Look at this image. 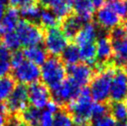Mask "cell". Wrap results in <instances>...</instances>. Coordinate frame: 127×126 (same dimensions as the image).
I'll return each instance as SVG.
<instances>
[{"label": "cell", "instance_id": "cell-41", "mask_svg": "<svg viewBox=\"0 0 127 126\" xmlns=\"http://www.w3.org/2000/svg\"><path fill=\"white\" fill-rule=\"evenodd\" d=\"M75 126H92V125H90L88 123H77Z\"/></svg>", "mask_w": 127, "mask_h": 126}, {"label": "cell", "instance_id": "cell-8", "mask_svg": "<svg viewBox=\"0 0 127 126\" xmlns=\"http://www.w3.org/2000/svg\"><path fill=\"white\" fill-rule=\"evenodd\" d=\"M44 44L47 54L52 57H57L61 55L65 47L68 46V39L61 29L58 27L46 29Z\"/></svg>", "mask_w": 127, "mask_h": 126}, {"label": "cell", "instance_id": "cell-38", "mask_svg": "<svg viewBox=\"0 0 127 126\" xmlns=\"http://www.w3.org/2000/svg\"><path fill=\"white\" fill-rule=\"evenodd\" d=\"M7 11V7H6V3H4L2 1H0V21L3 19L4 15Z\"/></svg>", "mask_w": 127, "mask_h": 126}, {"label": "cell", "instance_id": "cell-10", "mask_svg": "<svg viewBox=\"0 0 127 126\" xmlns=\"http://www.w3.org/2000/svg\"><path fill=\"white\" fill-rule=\"evenodd\" d=\"M109 97L114 102H123L127 97V70L121 69L115 71L111 79Z\"/></svg>", "mask_w": 127, "mask_h": 126}, {"label": "cell", "instance_id": "cell-14", "mask_svg": "<svg viewBox=\"0 0 127 126\" xmlns=\"http://www.w3.org/2000/svg\"><path fill=\"white\" fill-rule=\"evenodd\" d=\"M20 21L19 10L9 7L7 9L3 19L0 21V37L7 34L8 32H14Z\"/></svg>", "mask_w": 127, "mask_h": 126}, {"label": "cell", "instance_id": "cell-13", "mask_svg": "<svg viewBox=\"0 0 127 126\" xmlns=\"http://www.w3.org/2000/svg\"><path fill=\"white\" fill-rule=\"evenodd\" d=\"M95 46L96 60L102 64H108V61L112 58V45L109 37L106 34L98 36Z\"/></svg>", "mask_w": 127, "mask_h": 126}, {"label": "cell", "instance_id": "cell-26", "mask_svg": "<svg viewBox=\"0 0 127 126\" xmlns=\"http://www.w3.org/2000/svg\"><path fill=\"white\" fill-rule=\"evenodd\" d=\"M110 112L116 122L125 123L127 121V105L124 102H114L110 107Z\"/></svg>", "mask_w": 127, "mask_h": 126}, {"label": "cell", "instance_id": "cell-18", "mask_svg": "<svg viewBox=\"0 0 127 126\" xmlns=\"http://www.w3.org/2000/svg\"><path fill=\"white\" fill-rule=\"evenodd\" d=\"M85 22L76 15H70L65 18L62 21V28L61 31L63 32L67 39H74L75 35L80 31L82 26Z\"/></svg>", "mask_w": 127, "mask_h": 126}, {"label": "cell", "instance_id": "cell-30", "mask_svg": "<svg viewBox=\"0 0 127 126\" xmlns=\"http://www.w3.org/2000/svg\"><path fill=\"white\" fill-rule=\"evenodd\" d=\"M7 1L10 5V7L20 11L38 4V0H7Z\"/></svg>", "mask_w": 127, "mask_h": 126}, {"label": "cell", "instance_id": "cell-32", "mask_svg": "<svg viewBox=\"0 0 127 126\" xmlns=\"http://www.w3.org/2000/svg\"><path fill=\"white\" fill-rule=\"evenodd\" d=\"M109 5L121 18L127 17V3L125 0H120L112 3H109Z\"/></svg>", "mask_w": 127, "mask_h": 126}, {"label": "cell", "instance_id": "cell-4", "mask_svg": "<svg viewBox=\"0 0 127 126\" xmlns=\"http://www.w3.org/2000/svg\"><path fill=\"white\" fill-rule=\"evenodd\" d=\"M21 45L24 47L40 46L44 42L45 29L41 25L32 23L26 20H20L15 30Z\"/></svg>", "mask_w": 127, "mask_h": 126}, {"label": "cell", "instance_id": "cell-27", "mask_svg": "<svg viewBox=\"0 0 127 126\" xmlns=\"http://www.w3.org/2000/svg\"><path fill=\"white\" fill-rule=\"evenodd\" d=\"M53 126H73V119L65 109H60L53 116Z\"/></svg>", "mask_w": 127, "mask_h": 126}, {"label": "cell", "instance_id": "cell-25", "mask_svg": "<svg viewBox=\"0 0 127 126\" xmlns=\"http://www.w3.org/2000/svg\"><path fill=\"white\" fill-rule=\"evenodd\" d=\"M40 24L44 29H50L57 27L60 23V20L58 19L53 11L49 8H42L41 15H40Z\"/></svg>", "mask_w": 127, "mask_h": 126}, {"label": "cell", "instance_id": "cell-20", "mask_svg": "<svg viewBox=\"0 0 127 126\" xmlns=\"http://www.w3.org/2000/svg\"><path fill=\"white\" fill-rule=\"evenodd\" d=\"M72 2L73 0H52L50 3L49 8L53 11L59 20H64L70 16L72 10Z\"/></svg>", "mask_w": 127, "mask_h": 126}, {"label": "cell", "instance_id": "cell-39", "mask_svg": "<svg viewBox=\"0 0 127 126\" xmlns=\"http://www.w3.org/2000/svg\"><path fill=\"white\" fill-rule=\"evenodd\" d=\"M106 0H92V3L94 5L95 7H101L102 6H104V3H105Z\"/></svg>", "mask_w": 127, "mask_h": 126}, {"label": "cell", "instance_id": "cell-42", "mask_svg": "<svg viewBox=\"0 0 127 126\" xmlns=\"http://www.w3.org/2000/svg\"><path fill=\"white\" fill-rule=\"evenodd\" d=\"M109 3H112V2H116V1H120V0H108Z\"/></svg>", "mask_w": 127, "mask_h": 126}, {"label": "cell", "instance_id": "cell-3", "mask_svg": "<svg viewBox=\"0 0 127 126\" xmlns=\"http://www.w3.org/2000/svg\"><path fill=\"white\" fill-rule=\"evenodd\" d=\"M92 97L89 88L84 87L76 99L66 107L67 111L77 123H86L92 119Z\"/></svg>", "mask_w": 127, "mask_h": 126}, {"label": "cell", "instance_id": "cell-6", "mask_svg": "<svg viewBox=\"0 0 127 126\" xmlns=\"http://www.w3.org/2000/svg\"><path fill=\"white\" fill-rule=\"evenodd\" d=\"M7 115H20L27 107H29L28 91L25 84H16L10 95L3 102Z\"/></svg>", "mask_w": 127, "mask_h": 126}, {"label": "cell", "instance_id": "cell-7", "mask_svg": "<svg viewBox=\"0 0 127 126\" xmlns=\"http://www.w3.org/2000/svg\"><path fill=\"white\" fill-rule=\"evenodd\" d=\"M12 77L20 84H31L38 82L41 77V69L34 63L31 62L26 59L20 62L18 65L12 67L10 71Z\"/></svg>", "mask_w": 127, "mask_h": 126}, {"label": "cell", "instance_id": "cell-29", "mask_svg": "<svg viewBox=\"0 0 127 126\" xmlns=\"http://www.w3.org/2000/svg\"><path fill=\"white\" fill-rule=\"evenodd\" d=\"M1 41L3 42V44L7 46V48L10 51H13V52L19 50L20 47L21 46L18 35L16 34L15 32H8L7 34L3 35Z\"/></svg>", "mask_w": 127, "mask_h": 126}, {"label": "cell", "instance_id": "cell-16", "mask_svg": "<svg viewBox=\"0 0 127 126\" xmlns=\"http://www.w3.org/2000/svg\"><path fill=\"white\" fill-rule=\"evenodd\" d=\"M112 56L118 66L127 70V37L112 40Z\"/></svg>", "mask_w": 127, "mask_h": 126}, {"label": "cell", "instance_id": "cell-34", "mask_svg": "<svg viewBox=\"0 0 127 126\" xmlns=\"http://www.w3.org/2000/svg\"><path fill=\"white\" fill-rule=\"evenodd\" d=\"M53 114L48 110L42 111L38 126H53Z\"/></svg>", "mask_w": 127, "mask_h": 126}, {"label": "cell", "instance_id": "cell-21", "mask_svg": "<svg viewBox=\"0 0 127 126\" xmlns=\"http://www.w3.org/2000/svg\"><path fill=\"white\" fill-rule=\"evenodd\" d=\"M81 60L80 49L75 44H68L63 52L61 53V61L68 66H72Z\"/></svg>", "mask_w": 127, "mask_h": 126}, {"label": "cell", "instance_id": "cell-9", "mask_svg": "<svg viewBox=\"0 0 127 126\" xmlns=\"http://www.w3.org/2000/svg\"><path fill=\"white\" fill-rule=\"evenodd\" d=\"M29 103L38 109L46 108L51 100L50 91L48 87L42 82H35L29 84L27 87Z\"/></svg>", "mask_w": 127, "mask_h": 126}, {"label": "cell", "instance_id": "cell-5", "mask_svg": "<svg viewBox=\"0 0 127 126\" xmlns=\"http://www.w3.org/2000/svg\"><path fill=\"white\" fill-rule=\"evenodd\" d=\"M81 88L71 78H68L56 87L51 90L53 100L60 109H65L71 101L76 99L80 94Z\"/></svg>", "mask_w": 127, "mask_h": 126}, {"label": "cell", "instance_id": "cell-12", "mask_svg": "<svg viewBox=\"0 0 127 126\" xmlns=\"http://www.w3.org/2000/svg\"><path fill=\"white\" fill-rule=\"evenodd\" d=\"M67 73L71 80L74 81L80 87H84L93 79V70L91 66L85 63H78L72 66H68Z\"/></svg>", "mask_w": 127, "mask_h": 126}, {"label": "cell", "instance_id": "cell-24", "mask_svg": "<svg viewBox=\"0 0 127 126\" xmlns=\"http://www.w3.org/2000/svg\"><path fill=\"white\" fill-rule=\"evenodd\" d=\"M79 47V46H78ZM80 49V57L81 60L89 66L95 65L97 62L96 53H95V44H88L79 47Z\"/></svg>", "mask_w": 127, "mask_h": 126}, {"label": "cell", "instance_id": "cell-1", "mask_svg": "<svg viewBox=\"0 0 127 126\" xmlns=\"http://www.w3.org/2000/svg\"><path fill=\"white\" fill-rule=\"evenodd\" d=\"M115 68L107 64L101 71L95 75L90 82V94L95 102L105 103L109 97L111 79L115 73Z\"/></svg>", "mask_w": 127, "mask_h": 126}, {"label": "cell", "instance_id": "cell-46", "mask_svg": "<svg viewBox=\"0 0 127 126\" xmlns=\"http://www.w3.org/2000/svg\"><path fill=\"white\" fill-rule=\"evenodd\" d=\"M125 1H126V3H127V0H125Z\"/></svg>", "mask_w": 127, "mask_h": 126}, {"label": "cell", "instance_id": "cell-43", "mask_svg": "<svg viewBox=\"0 0 127 126\" xmlns=\"http://www.w3.org/2000/svg\"><path fill=\"white\" fill-rule=\"evenodd\" d=\"M20 126H28V125H26V124H25V123H23V122H22V123H21V124H20Z\"/></svg>", "mask_w": 127, "mask_h": 126}, {"label": "cell", "instance_id": "cell-31", "mask_svg": "<svg viewBox=\"0 0 127 126\" xmlns=\"http://www.w3.org/2000/svg\"><path fill=\"white\" fill-rule=\"evenodd\" d=\"M109 111V107L105 103L101 102H95L93 103L92 106V119H96L101 116H104L108 114Z\"/></svg>", "mask_w": 127, "mask_h": 126}, {"label": "cell", "instance_id": "cell-15", "mask_svg": "<svg viewBox=\"0 0 127 126\" xmlns=\"http://www.w3.org/2000/svg\"><path fill=\"white\" fill-rule=\"evenodd\" d=\"M97 38V30L95 26L91 22H87L82 26L80 31L75 35V45L79 47L88 44H94Z\"/></svg>", "mask_w": 127, "mask_h": 126}, {"label": "cell", "instance_id": "cell-45", "mask_svg": "<svg viewBox=\"0 0 127 126\" xmlns=\"http://www.w3.org/2000/svg\"><path fill=\"white\" fill-rule=\"evenodd\" d=\"M125 126H127V123H126V124H125Z\"/></svg>", "mask_w": 127, "mask_h": 126}, {"label": "cell", "instance_id": "cell-11", "mask_svg": "<svg viewBox=\"0 0 127 126\" xmlns=\"http://www.w3.org/2000/svg\"><path fill=\"white\" fill-rule=\"evenodd\" d=\"M122 18L113 10L109 5L99 7L95 13V21L99 27L105 30H112L119 26Z\"/></svg>", "mask_w": 127, "mask_h": 126}, {"label": "cell", "instance_id": "cell-44", "mask_svg": "<svg viewBox=\"0 0 127 126\" xmlns=\"http://www.w3.org/2000/svg\"><path fill=\"white\" fill-rule=\"evenodd\" d=\"M0 1H2V2H4V3H6V2H7V0H0Z\"/></svg>", "mask_w": 127, "mask_h": 126}, {"label": "cell", "instance_id": "cell-36", "mask_svg": "<svg viewBox=\"0 0 127 126\" xmlns=\"http://www.w3.org/2000/svg\"><path fill=\"white\" fill-rule=\"evenodd\" d=\"M11 71L10 61H0V78L8 75Z\"/></svg>", "mask_w": 127, "mask_h": 126}, {"label": "cell", "instance_id": "cell-17", "mask_svg": "<svg viewBox=\"0 0 127 126\" xmlns=\"http://www.w3.org/2000/svg\"><path fill=\"white\" fill-rule=\"evenodd\" d=\"M72 7L76 13V16L81 19L85 23H87L94 16L95 7L92 0H73Z\"/></svg>", "mask_w": 127, "mask_h": 126}, {"label": "cell", "instance_id": "cell-28", "mask_svg": "<svg viewBox=\"0 0 127 126\" xmlns=\"http://www.w3.org/2000/svg\"><path fill=\"white\" fill-rule=\"evenodd\" d=\"M41 11H42V8L40 7L39 4H36L28 8L21 10V15L23 17V20H26L32 23L37 24V22H39L40 21Z\"/></svg>", "mask_w": 127, "mask_h": 126}, {"label": "cell", "instance_id": "cell-2", "mask_svg": "<svg viewBox=\"0 0 127 126\" xmlns=\"http://www.w3.org/2000/svg\"><path fill=\"white\" fill-rule=\"evenodd\" d=\"M66 74L67 70L64 63L57 57H49L43 64L41 69V78L43 83L50 90L58 87L65 80Z\"/></svg>", "mask_w": 127, "mask_h": 126}, {"label": "cell", "instance_id": "cell-37", "mask_svg": "<svg viewBox=\"0 0 127 126\" xmlns=\"http://www.w3.org/2000/svg\"><path fill=\"white\" fill-rule=\"evenodd\" d=\"M7 116V113L6 111L5 107H4V104L3 103H0V126H5Z\"/></svg>", "mask_w": 127, "mask_h": 126}, {"label": "cell", "instance_id": "cell-35", "mask_svg": "<svg viewBox=\"0 0 127 126\" xmlns=\"http://www.w3.org/2000/svg\"><path fill=\"white\" fill-rule=\"evenodd\" d=\"M11 55L12 52L4 45L0 39V61H10Z\"/></svg>", "mask_w": 127, "mask_h": 126}, {"label": "cell", "instance_id": "cell-19", "mask_svg": "<svg viewBox=\"0 0 127 126\" xmlns=\"http://www.w3.org/2000/svg\"><path fill=\"white\" fill-rule=\"evenodd\" d=\"M23 56L27 60L34 63L35 65H43L48 59V54L44 47L40 46H29L22 50Z\"/></svg>", "mask_w": 127, "mask_h": 126}, {"label": "cell", "instance_id": "cell-40", "mask_svg": "<svg viewBox=\"0 0 127 126\" xmlns=\"http://www.w3.org/2000/svg\"><path fill=\"white\" fill-rule=\"evenodd\" d=\"M124 29L125 30V32H127V17H126V19H125V21H124Z\"/></svg>", "mask_w": 127, "mask_h": 126}, {"label": "cell", "instance_id": "cell-22", "mask_svg": "<svg viewBox=\"0 0 127 126\" xmlns=\"http://www.w3.org/2000/svg\"><path fill=\"white\" fill-rule=\"evenodd\" d=\"M42 111L34 107H27L20 114V118L23 123L28 126H38L41 119Z\"/></svg>", "mask_w": 127, "mask_h": 126}, {"label": "cell", "instance_id": "cell-23", "mask_svg": "<svg viewBox=\"0 0 127 126\" xmlns=\"http://www.w3.org/2000/svg\"><path fill=\"white\" fill-rule=\"evenodd\" d=\"M16 84V80L12 77V75H7L0 78V103L7 100Z\"/></svg>", "mask_w": 127, "mask_h": 126}, {"label": "cell", "instance_id": "cell-33", "mask_svg": "<svg viewBox=\"0 0 127 126\" xmlns=\"http://www.w3.org/2000/svg\"><path fill=\"white\" fill-rule=\"evenodd\" d=\"M93 126H117L116 121L111 115L106 114L94 120Z\"/></svg>", "mask_w": 127, "mask_h": 126}]
</instances>
